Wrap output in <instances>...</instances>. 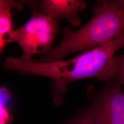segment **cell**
Listing matches in <instances>:
<instances>
[{"label":"cell","mask_w":124,"mask_h":124,"mask_svg":"<svg viewBox=\"0 0 124 124\" xmlns=\"http://www.w3.org/2000/svg\"><path fill=\"white\" fill-rule=\"evenodd\" d=\"M22 5L20 3L14 1L0 0V13L7 9H20Z\"/></svg>","instance_id":"obj_9"},{"label":"cell","mask_w":124,"mask_h":124,"mask_svg":"<svg viewBox=\"0 0 124 124\" xmlns=\"http://www.w3.org/2000/svg\"><path fill=\"white\" fill-rule=\"evenodd\" d=\"M108 85L89 108L96 124H124V89L118 80Z\"/></svg>","instance_id":"obj_4"},{"label":"cell","mask_w":124,"mask_h":124,"mask_svg":"<svg viewBox=\"0 0 124 124\" xmlns=\"http://www.w3.org/2000/svg\"><path fill=\"white\" fill-rule=\"evenodd\" d=\"M85 7V1L80 0H44L40 6L43 14L56 21L65 18L75 27L81 22L78 13Z\"/></svg>","instance_id":"obj_5"},{"label":"cell","mask_w":124,"mask_h":124,"mask_svg":"<svg viewBox=\"0 0 124 124\" xmlns=\"http://www.w3.org/2000/svg\"><path fill=\"white\" fill-rule=\"evenodd\" d=\"M10 98L8 91L4 88H0V105L6 106Z\"/></svg>","instance_id":"obj_11"},{"label":"cell","mask_w":124,"mask_h":124,"mask_svg":"<svg viewBox=\"0 0 124 124\" xmlns=\"http://www.w3.org/2000/svg\"><path fill=\"white\" fill-rule=\"evenodd\" d=\"M124 47V33L105 44L82 51L72 59L50 62L24 61L16 58L14 70L42 75L53 80V99L56 106L60 105L68 84L85 78H94L109 82L115 78V53Z\"/></svg>","instance_id":"obj_1"},{"label":"cell","mask_w":124,"mask_h":124,"mask_svg":"<svg viewBox=\"0 0 124 124\" xmlns=\"http://www.w3.org/2000/svg\"><path fill=\"white\" fill-rule=\"evenodd\" d=\"M68 124H96L93 115L88 108L83 114L77 116Z\"/></svg>","instance_id":"obj_7"},{"label":"cell","mask_w":124,"mask_h":124,"mask_svg":"<svg viewBox=\"0 0 124 124\" xmlns=\"http://www.w3.org/2000/svg\"><path fill=\"white\" fill-rule=\"evenodd\" d=\"M120 3L124 7V0H119Z\"/></svg>","instance_id":"obj_12"},{"label":"cell","mask_w":124,"mask_h":124,"mask_svg":"<svg viewBox=\"0 0 124 124\" xmlns=\"http://www.w3.org/2000/svg\"><path fill=\"white\" fill-rule=\"evenodd\" d=\"M123 85V87H124V85Z\"/></svg>","instance_id":"obj_13"},{"label":"cell","mask_w":124,"mask_h":124,"mask_svg":"<svg viewBox=\"0 0 124 124\" xmlns=\"http://www.w3.org/2000/svg\"><path fill=\"white\" fill-rule=\"evenodd\" d=\"M10 119L9 111L6 106L0 105V124H6Z\"/></svg>","instance_id":"obj_10"},{"label":"cell","mask_w":124,"mask_h":124,"mask_svg":"<svg viewBox=\"0 0 124 124\" xmlns=\"http://www.w3.org/2000/svg\"><path fill=\"white\" fill-rule=\"evenodd\" d=\"M11 10L7 9L0 13V55L9 43L10 36L13 31Z\"/></svg>","instance_id":"obj_6"},{"label":"cell","mask_w":124,"mask_h":124,"mask_svg":"<svg viewBox=\"0 0 124 124\" xmlns=\"http://www.w3.org/2000/svg\"><path fill=\"white\" fill-rule=\"evenodd\" d=\"M57 32V21L42 13H34L25 24L13 30L9 43H18L23 52L19 58L24 61H30L34 55L46 53L51 49Z\"/></svg>","instance_id":"obj_3"},{"label":"cell","mask_w":124,"mask_h":124,"mask_svg":"<svg viewBox=\"0 0 124 124\" xmlns=\"http://www.w3.org/2000/svg\"><path fill=\"white\" fill-rule=\"evenodd\" d=\"M115 79L124 85V54L116 57Z\"/></svg>","instance_id":"obj_8"},{"label":"cell","mask_w":124,"mask_h":124,"mask_svg":"<svg viewBox=\"0 0 124 124\" xmlns=\"http://www.w3.org/2000/svg\"><path fill=\"white\" fill-rule=\"evenodd\" d=\"M93 11V17L79 30L62 28L63 37L60 43L39 61L62 60L70 53L105 44L124 33V7L119 0H98Z\"/></svg>","instance_id":"obj_2"}]
</instances>
